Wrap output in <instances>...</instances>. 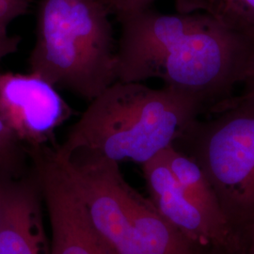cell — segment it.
Segmentation results:
<instances>
[{"instance_id": "cell-13", "label": "cell", "mask_w": 254, "mask_h": 254, "mask_svg": "<svg viewBox=\"0 0 254 254\" xmlns=\"http://www.w3.org/2000/svg\"><path fill=\"white\" fill-rule=\"evenodd\" d=\"M0 151L4 154L21 177L25 158L27 154V147L24 145L16 135L11 131L2 119L0 118Z\"/></svg>"}, {"instance_id": "cell-7", "label": "cell", "mask_w": 254, "mask_h": 254, "mask_svg": "<svg viewBox=\"0 0 254 254\" xmlns=\"http://www.w3.org/2000/svg\"><path fill=\"white\" fill-rule=\"evenodd\" d=\"M141 166L155 208L201 254H247L244 241L222 232L189 199L161 153Z\"/></svg>"}, {"instance_id": "cell-5", "label": "cell", "mask_w": 254, "mask_h": 254, "mask_svg": "<svg viewBox=\"0 0 254 254\" xmlns=\"http://www.w3.org/2000/svg\"><path fill=\"white\" fill-rule=\"evenodd\" d=\"M60 154L93 226L112 252L144 254L130 224L126 204L128 183L118 162L95 154Z\"/></svg>"}, {"instance_id": "cell-4", "label": "cell", "mask_w": 254, "mask_h": 254, "mask_svg": "<svg viewBox=\"0 0 254 254\" xmlns=\"http://www.w3.org/2000/svg\"><path fill=\"white\" fill-rule=\"evenodd\" d=\"M209 112L214 116L195 120L174 145L199 164L246 242L254 223V96H233Z\"/></svg>"}, {"instance_id": "cell-9", "label": "cell", "mask_w": 254, "mask_h": 254, "mask_svg": "<svg viewBox=\"0 0 254 254\" xmlns=\"http://www.w3.org/2000/svg\"><path fill=\"white\" fill-rule=\"evenodd\" d=\"M52 254H115L97 233L81 197L69 187L46 196Z\"/></svg>"}, {"instance_id": "cell-1", "label": "cell", "mask_w": 254, "mask_h": 254, "mask_svg": "<svg viewBox=\"0 0 254 254\" xmlns=\"http://www.w3.org/2000/svg\"><path fill=\"white\" fill-rule=\"evenodd\" d=\"M118 21L119 81L157 78L190 92L208 111L231 99L236 86L245 81L250 37L210 14H163L146 9Z\"/></svg>"}, {"instance_id": "cell-6", "label": "cell", "mask_w": 254, "mask_h": 254, "mask_svg": "<svg viewBox=\"0 0 254 254\" xmlns=\"http://www.w3.org/2000/svg\"><path fill=\"white\" fill-rule=\"evenodd\" d=\"M73 110L34 73H0V118L26 147L57 145L54 134Z\"/></svg>"}, {"instance_id": "cell-11", "label": "cell", "mask_w": 254, "mask_h": 254, "mask_svg": "<svg viewBox=\"0 0 254 254\" xmlns=\"http://www.w3.org/2000/svg\"><path fill=\"white\" fill-rule=\"evenodd\" d=\"M164 161L189 199L222 232L245 240L230 226L218 197L199 164L175 146L161 152Z\"/></svg>"}, {"instance_id": "cell-17", "label": "cell", "mask_w": 254, "mask_h": 254, "mask_svg": "<svg viewBox=\"0 0 254 254\" xmlns=\"http://www.w3.org/2000/svg\"><path fill=\"white\" fill-rule=\"evenodd\" d=\"M21 37L9 36V34H0V60L18 51Z\"/></svg>"}, {"instance_id": "cell-2", "label": "cell", "mask_w": 254, "mask_h": 254, "mask_svg": "<svg viewBox=\"0 0 254 254\" xmlns=\"http://www.w3.org/2000/svg\"><path fill=\"white\" fill-rule=\"evenodd\" d=\"M206 110L189 91L116 80L91 101L58 151L143 164L173 145Z\"/></svg>"}, {"instance_id": "cell-10", "label": "cell", "mask_w": 254, "mask_h": 254, "mask_svg": "<svg viewBox=\"0 0 254 254\" xmlns=\"http://www.w3.org/2000/svg\"><path fill=\"white\" fill-rule=\"evenodd\" d=\"M126 204L130 224L144 254H202L129 184Z\"/></svg>"}, {"instance_id": "cell-14", "label": "cell", "mask_w": 254, "mask_h": 254, "mask_svg": "<svg viewBox=\"0 0 254 254\" xmlns=\"http://www.w3.org/2000/svg\"><path fill=\"white\" fill-rule=\"evenodd\" d=\"M33 0H0V34H7L9 24L28 13Z\"/></svg>"}, {"instance_id": "cell-12", "label": "cell", "mask_w": 254, "mask_h": 254, "mask_svg": "<svg viewBox=\"0 0 254 254\" xmlns=\"http://www.w3.org/2000/svg\"><path fill=\"white\" fill-rule=\"evenodd\" d=\"M176 9L180 13L205 12L242 32L254 27V0H184Z\"/></svg>"}, {"instance_id": "cell-20", "label": "cell", "mask_w": 254, "mask_h": 254, "mask_svg": "<svg viewBox=\"0 0 254 254\" xmlns=\"http://www.w3.org/2000/svg\"></svg>"}, {"instance_id": "cell-8", "label": "cell", "mask_w": 254, "mask_h": 254, "mask_svg": "<svg viewBox=\"0 0 254 254\" xmlns=\"http://www.w3.org/2000/svg\"><path fill=\"white\" fill-rule=\"evenodd\" d=\"M34 174L0 177V254H52Z\"/></svg>"}, {"instance_id": "cell-15", "label": "cell", "mask_w": 254, "mask_h": 254, "mask_svg": "<svg viewBox=\"0 0 254 254\" xmlns=\"http://www.w3.org/2000/svg\"><path fill=\"white\" fill-rule=\"evenodd\" d=\"M109 10L117 19L149 9L154 0H101Z\"/></svg>"}, {"instance_id": "cell-18", "label": "cell", "mask_w": 254, "mask_h": 254, "mask_svg": "<svg viewBox=\"0 0 254 254\" xmlns=\"http://www.w3.org/2000/svg\"><path fill=\"white\" fill-rule=\"evenodd\" d=\"M246 244H247V254H254V223L247 236Z\"/></svg>"}, {"instance_id": "cell-19", "label": "cell", "mask_w": 254, "mask_h": 254, "mask_svg": "<svg viewBox=\"0 0 254 254\" xmlns=\"http://www.w3.org/2000/svg\"><path fill=\"white\" fill-rule=\"evenodd\" d=\"M183 1H184V0H175V5H176V7H178Z\"/></svg>"}, {"instance_id": "cell-16", "label": "cell", "mask_w": 254, "mask_h": 254, "mask_svg": "<svg viewBox=\"0 0 254 254\" xmlns=\"http://www.w3.org/2000/svg\"><path fill=\"white\" fill-rule=\"evenodd\" d=\"M245 32L248 33L251 41V56L247 77L243 83L246 87L244 93L254 96V27L247 30Z\"/></svg>"}, {"instance_id": "cell-3", "label": "cell", "mask_w": 254, "mask_h": 254, "mask_svg": "<svg viewBox=\"0 0 254 254\" xmlns=\"http://www.w3.org/2000/svg\"><path fill=\"white\" fill-rule=\"evenodd\" d=\"M109 16L101 0H41L30 73L91 103L117 80Z\"/></svg>"}]
</instances>
